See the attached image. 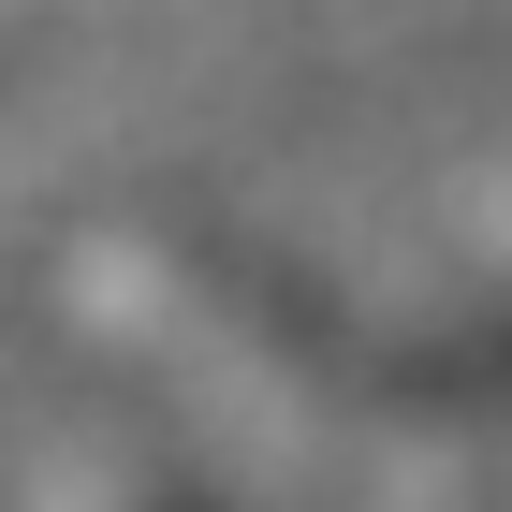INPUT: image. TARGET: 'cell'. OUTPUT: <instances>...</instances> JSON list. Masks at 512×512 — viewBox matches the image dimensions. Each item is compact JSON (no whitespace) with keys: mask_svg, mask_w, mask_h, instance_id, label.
<instances>
[{"mask_svg":"<svg viewBox=\"0 0 512 512\" xmlns=\"http://www.w3.org/2000/svg\"><path fill=\"white\" fill-rule=\"evenodd\" d=\"M483 366H498V381H512V322H498V337H483Z\"/></svg>","mask_w":512,"mask_h":512,"instance_id":"cell-1","label":"cell"}]
</instances>
